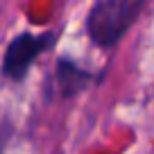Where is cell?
Instances as JSON below:
<instances>
[{"mask_svg": "<svg viewBox=\"0 0 154 154\" xmlns=\"http://www.w3.org/2000/svg\"><path fill=\"white\" fill-rule=\"evenodd\" d=\"M54 41V32H43V34H29L23 32L9 41L2 57V75L9 77L11 82H20L29 72L34 59L48 50Z\"/></svg>", "mask_w": 154, "mask_h": 154, "instance_id": "2", "label": "cell"}, {"mask_svg": "<svg viewBox=\"0 0 154 154\" xmlns=\"http://www.w3.org/2000/svg\"><path fill=\"white\" fill-rule=\"evenodd\" d=\"M95 82V75L84 68H79L77 63L68 61V59H59L57 68H54V84L61 97H72L77 93H82L84 88H88Z\"/></svg>", "mask_w": 154, "mask_h": 154, "instance_id": "3", "label": "cell"}, {"mask_svg": "<svg viewBox=\"0 0 154 154\" xmlns=\"http://www.w3.org/2000/svg\"><path fill=\"white\" fill-rule=\"evenodd\" d=\"M7 143H9V125L2 122V125H0V154H5Z\"/></svg>", "mask_w": 154, "mask_h": 154, "instance_id": "4", "label": "cell"}, {"mask_svg": "<svg viewBox=\"0 0 154 154\" xmlns=\"http://www.w3.org/2000/svg\"><path fill=\"white\" fill-rule=\"evenodd\" d=\"M147 0H97L86 18V32L97 48H113L138 18Z\"/></svg>", "mask_w": 154, "mask_h": 154, "instance_id": "1", "label": "cell"}]
</instances>
